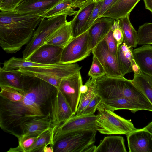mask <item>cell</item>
Masks as SVG:
<instances>
[{"instance_id":"obj_9","label":"cell","mask_w":152,"mask_h":152,"mask_svg":"<svg viewBox=\"0 0 152 152\" xmlns=\"http://www.w3.org/2000/svg\"><path fill=\"white\" fill-rule=\"evenodd\" d=\"M82 85V78L80 72L62 79L58 90L65 96L75 115L77 113L80 102V88Z\"/></svg>"},{"instance_id":"obj_17","label":"cell","mask_w":152,"mask_h":152,"mask_svg":"<svg viewBox=\"0 0 152 152\" xmlns=\"http://www.w3.org/2000/svg\"><path fill=\"white\" fill-rule=\"evenodd\" d=\"M89 0H60L41 16L44 18H49L58 15H75L77 11Z\"/></svg>"},{"instance_id":"obj_26","label":"cell","mask_w":152,"mask_h":152,"mask_svg":"<svg viewBox=\"0 0 152 152\" xmlns=\"http://www.w3.org/2000/svg\"><path fill=\"white\" fill-rule=\"evenodd\" d=\"M129 15V14L119 19V23L122 32L123 42L129 48H135L137 45V31L132 25Z\"/></svg>"},{"instance_id":"obj_30","label":"cell","mask_w":152,"mask_h":152,"mask_svg":"<svg viewBox=\"0 0 152 152\" xmlns=\"http://www.w3.org/2000/svg\"><path fill=\"white\" fill-rule=\"evenodd\" d=\"M137 45H152V23L147 22L139 26Z\"/></svg>"},{"instance_id":"obj_24","label":"cell","mask_w":152,"mask_h":152,"mask_svg":"<svg viewBox=\"0 0 152 152\" xmlns=\"http://www.w3.org/2000/svg\"><path fill=\"white\" fill-rule=\"evenodd\" d=\"M124 140L121 136L104 137L96 146L95 152H126Z\"/></svg>"},{"instance_id":"obj_13","label":"cell","mask_w":152,"mask_h":152,"mask_svg":"<svg viewBox=\"0 0 152 152\" xmlns=\"http://www.w3.org/2000/svg\"><path fill=\"white\" fill-rule=\"evenodd\" d=\"M126 136L129 152H152V133L145 127Z\"/></svg>"},{"instance_id":"obj_35","label":"cell","mask_w":152,"mask_h":152,"mask_svg":"<svg viewBox=\"0 0 152 152\" xmlns=\"http://www.w3.org/2000/svg\"><path fill=\"white\" fill-rule=\"evenodd\" d=\"M103 40L106 42L109 51L116 57L118 47L111 28Z\"/></svg>"},{"instance_id":"obj_44","label":"cell","mask_w":152,"mask_h":152,"mask_svg":"<svg viewBox=\"0 0 152 152\" xmlns=\"http://www.w3.org/2000/svg\"><path fill=\"white\" fill-rule=\"evenodd\" d=\"M145 127L149 131L152 133V121Z\"/></svg>"},{"instance_id":"obj_41","label":"cell","mask_w":152,"mask_h":152,"mask_svg":"<svg viewBox=\"0 0 152 152\" xmlns=\"http://www.w3.org/2000/svg\"><path fill=\"white\" fill-rule=\"evenodd\" d=\"M131 66L132 71L134 74L138 75L140 74L142 72L140 69L133 58L132 61Z\"/></svg>"},{"instance_id":"obj_45","label":"cell","mask_w":152,"mask_h":152,"mask_svg":"<svg viewBox=\"0 0 152 152\" xmlns=\"http://www.w3.org/2000/svg\"><path fill=\"white\" fill-rule=\"evenodd\" d=\"M36 0H23V2H27V1H36Z\"/></svg>"},{"instance_id":"obj_38","label":"cell","mask_w":152,"mask_h":152,"mask_svg":"<svg viewBox=\"0 0 152 152\" xmlns=\"http://www.w3.org/2000/svg\"><path fill=\"white\" fill-rule=\"evenodd\" d=\"M102 101L101 98L97 94L81 112L79 115L94 113L97 110V106Z\"/></svg>"},{"instance_id":"obj_10","label":"cell","mask_w":152,"mask_h":152,"mask_svg":"<svg viewBox=\"0 0 152 152\" xmlns=\"http://www.w3.org/2000/svg\"><path fill=\"white\" fill-rule=\"evenodd\" d=\"M50 112L54 126H58L75 115L65 96L59 90L51 101Z\"/></svg>"},{"instance_id":"obj_34","label":"cell","mask_w":152,"mask_h":152,"mask_svg":"<svg viewBox=\"0 0 152 152\" xmlns=\"http://www.w3.org/2000/svg\"><path fill=\"white\" fill-rule=\"evenodd\" d=\"M103 0H99L96 3L90 16L84 27V33L87 31L95 21L99 18L101 8Z\"/></svg>"},{"instance_id":"obj_43","label":"cell","mask_w":152,"mask_h":152,"mask_svg":"<svg viewBox=\"0 0 152 152\" xmlns=\"http://www.w3.org/2000/svg\"><path fill=\"white\" fill-rule=\"evenodd\" d=\"M145 8L152 13V0H143Z\"/></svg>"},{"instance_id":"obj_12","label":"cell","mask_w":152,"mask_h":152,"mask_svg":"<svg viewBox=\"0 0 152 152\" xmlns=\"http://www.w3.org/2000/svg\"><path fill=\"white\" fill-rule=\"evenodd\" d=\"M63 49L57 46L45 44L36 50L26 61L46 65L59 64Z\"/></svg>"},{"instance_id":"obj_29","label":"cell","mask_w":152,"mask_h":152,"mask_svg":"<svg viewBox=\"0 0 152 152\" xmlns=\"http://www.w3.org/2000/svg\"><path fill=\"white\" fill-rule=\"evenodd\" d=\"M52 128L42 133L33 145L26 152H38L42 148L49 145H53V138L56 128Z\"/></svg>"},{"instance_id":"obj_28","label":"cell","mask_w":152,"mask_h":152,"mask_svg":"<svg viewBox=\"0 0 152 152\" xmlns=\"http://www.w3.org/2000/svg\"><path fill=\"white\" fill-rule=\"evenodd\" d=\"M96 78L90 77L88 80V89L85 93L80 94V102L75 115H79L81 112L97 94L96 90Z\"/></svg>"},{"instance_id":"obj_27","label":"cell","mask_w":152,"mask_h":152,"mask_svg":"<svg viewBox=\"0 0 152 152\" xmlns=\"http://www.w3.org/2000/svg\"><path fill=\"white\" fill-rule=\"evenodd\" d=\"M132 80L134 85L152 104V76L141 72L138 75L134 74Z\"/></svg>"},{"instance_id":"obj_18","label":"cell","mask_w":152,"mask_h":152,"mask_svg":"<svg viewBox=\"0 0 152 152\" xmlns=\"http://www.w3.org/2000/svg\"><path fill=\"white\" fill-rule=\"evenodd\" d=\"M60 0H38L21 3L14 11L20 13L42 16Z\"/></svg>"},{"instance_id":"obj_39","label":"cell","mask_w":152,"mask_h":152,"mask_svg":"<svg viewBox=\"0 0 152 152\" xmlns=\"http://www.w3.org/2000/svg\"><path fill=\"white\" fill-rule=\"evenodd\" d=\"M25 75L34 76L39 78L55 86L58 90L62 80L53 76L40 74L32 73Z\"/></svg>"},{"instance_id":"obj_8","label":"cell","mask_w":152,"mask_h":152,"mask_svg":"<svg viewBox=\"0 0 152 152\" xmlns=\"http://www.w3.org/2000/svg\"><path fill=\"white\" fill-rule=\"evenodd\" d=\"M81 67L77 63L52 65L48 66H32L20 68L17 70L24 75L40 74L63 79L80 71Z\"/></svg>"},{"instance_id":"obj_19","label":"cell","mask_w":152,"mask_h":152,"mask_svg":"<svg viewBox=\"0 0 152 152\" xmlns=\"http://www.w3.org/2000/svg\"><path fill=\"white\" fill-rule=\"evenodd\" d=\"M133 58L143 73L152 76V46L143 45L133 49Z\"/></svg>"},{"instance_id":"obj_1","label":"cell","mask_w":152,"mask_h":152,"mask_svg":"<svg viewBox=\"0 0 152 152\" xmlns=\"http://www.w3.org/2000/svg\"><path fill=\"white\" fill-rule=\"evenodd\" d=\"M23 75V99L16 102L0 99V127L18 138L24 123L44 116L50 111L51 101L58 90L39 78Z\"/></svg>"},{"instance_id":"obj_20","label":"cell","mask_w":152,"mask_h":152,"mask_svg":"<svg viewBox=\"0 0 152 152\" xmlns=\"http://www.w3.org/2000/svg\"><path fill=\"white\" fill-rule=\"evenodd\" d=\"M102 102L106 109L113 112L122 109L129 110L134 113L140 110L148 111L144 106L125 98L104 99Z\"/></svg>"},{"instance_id":"obj_36","label":"cell","mask_w":152,"mask_h":152,"mask_svg":"<svg viewBox=\"0 0 152 152\" xmlns=\"http://www.w3.org/2000/svg\"><path fill=\"white\" fill-rule=\"evenodd\" d=\"M113 37L119 46L123 42V37L122 31L119 23V19L114 20L111 27Z\"/></svg>"},{"instance_id":"obj_40","label":"cell","mask_w":152,"mask_h":152,"mask_svg":"<svg viewBox=\"0 0 152 152\" xmlns=\"http://www.w3.org/2000/svg\"><path fill=\"white\" fill-rule=\"evenodd\" d=\"M118 1V0H103L99 18L101 17L105 12L113 5Z\"/></svg>"},{"instance_id":"obj_31","label":"cell","mask_w":152,"mask_h":152,"mask_svg":"<svg viewBox=\"0 0 152 152\" xmlns=\"http://www.w3.org/2000/svg\"><path fill=\"white\" fill-rule=\"evenodd\" d=\"M0 96L9 101L16 102L21 100L23 98V90L20 91L13 88L7 86H0Z\"/></svg>"},{"instance_id":"obj_33","label":"cell","mask_w":152,"mask_h":152,"mask_svg":"<svg viewBox=\"0 0 152 152\" xmlns=\"http://www.w3.org/2000/svg\"><path fill=\"white\" fill-rule=\"evenodd\" d=\"M105 75L104 69L100 62L93 55L92 64L88 73L91 77L97 78Z\"/></svg>"},{"instance_id":"obj_16","label":"cell","mask_w":152,"mask_h":152,"mask_svg":"<svg viewBox=\"0 0 152 152\" xmlns=\"http://www.w3.org/2000/svg\"><path fill=\"white\" fill-rule=\"evenodd\" d=\"M99 0H89L79 8L71 21L72 38L84 33V27L96 3Z\"/></svg>"},{"instance_id":"obj_25","label":"cell","mask_w":152,"mask_h":152,"mask_svg":"<svg viewBox=\"0 0 152 152\" xmlns=\"http://www.w3.org/2000/svg\"><path fill=\"white\" fill-rule=\"evenodd\" d=\"M71 21L67 22L58 28L45 44L56 45L64 48L72 39Z\"/></svg>"},{"instance_id":"obj_3","label":"cell","mask_w":152,"mask_h":152,"mask_svg":"<svg viewBox=\"0 0 152 152\" xmlns=\"http://www.w3.org/2000/svg\"><path fill=\"white\" fill-rule=\"evenodd\" d=\"M97 130L82 129L61 136L53 145L55 152H95Z\"/></svg>"},{"instance_id":"obj_7","label":"cell","mask_w":152,"mask_h":152,"mask_svg":"<svg viewBox=\"0 0 152 152\" xmlns=\"http://www.w3.org/2000/svg\"><path fill=\"white\" fill-rule=\"evenodd\" d=\"M96 118L94 113L73 115L56 128L53 138V145L61 136L66 133L82 129L97 130Z\"/></svg>"},{"instance_id":"obj_37","label":"cell","mask_w":152,"mask_h":152,"mask_svg":"<svg viewBox=\"0 0 152 152\" xmlns=\"http://www.w3.org/2000/svg\"><path fill=\"white\" fill-rule=\"evenodd\" d=\"M23 0H0V10L2 11L15 10Z\"/></svg>"},{"instance_id":"obj_11","label":"cell","mask_w":152,"mask_h":152,"mask_svg":"<svg viewBox=\"0 0 152 152\" xmlns=\"http://www.w3.org/2000/svg\"><path fill=\"white\" fill-rule=\"evenodd\" d=\"M103 66L106 75L113 77H122L116 58L109 51L105 41L100 42L92 50Z\"/></svg>"},{"instance_id":"obj_23","label":"cell","mask_w":152,"mask_h":152,"mask_svg":"<svg viewBox=\"0 0 152 152\" xmlns=\"http://www.w3.org/2000/svg\"><path fill=\"white\" fill-rule=\"evenodd\" d=\"M23 75L17 69L6 70L0 68V87L9 86L23 91Z\"/></svg>"},{"instance_id":"obj_6","label":"cell","mask_w":152,"mask_h":152,"mask_svg":"<svg viewBox=\"0 0 152 152\" xmlns=\"http://www.w3.org/2000/svg\"><path fill=\"white\" fill-rule=\"evenodd\" d=\"M88 30L72 38L63 48L60 63L72 64L81 61L88 56Z\"/></svg>"},{"instance_id":"obj_5","label":"cell","mask_w":152,"mask_h":152,"mask_svg":"<svg viewBox=\"0 0 152 152\" xmlns=\"http://www.w3.org/2000/svg\"><path fill=\"white\" fill-rule=\"evenodd\" d=\"M66 15L43 18L23 52V58L27 60L39 47L45 44L55 32L67 22Z\"/></svg>"},{"instance_id":"obj_2","label":"cell","mask_w":152,"mask_h":152,"mask_svg":"<svg viewBox=\"0 0 152 152\" xmlns=\"http://www.w3.org/2000/svg\"><path fill=\"white\" fill-rule=\"evenodd\" d=\"M44 18L39 15L0 11V46L6 53H13L28 44Z\"/></svg>"},{"instance_id":"obj_21","label":"cell","mask_w":152,"mask_h":152,"mask_svg":"<svg viewBox=\"0 0 152 152\" xmlns=\"http://www.w3.org/2000/svg\"><path fill=\"white\" fill-rule=\"evenodd\" d=\"M140 0H118L105 12L102 17L118 19L130 14L132 11Z\"/></svg>"},{"instance_id":"obj_42","label":"cell","mask_w":152,"mask_h":152,"mask_svg":"<svg viewBox=\"0 0 152 152\" xmlns=\"http://www.w3.org/2000/svg\"><path fill=\"white\" fill-rule=\"evenodd\" d=\"M38 152H54L53 145H50L49 146L48 145L45 146L39 149Z\"/></svg>"},{"instance_id":"obj_32","label":"cell","mask_w":152,"mask_h":152,"mask_svg":"<svg viewBox=\"0 0 152 152\" xmlns=\"http://www.w3.org/2000/svg\"><path fill=\"white\" fill-rule=\"evenodd\" d=\"M40 135L28 137L18 141V145L17 147L10 148L7 152H26L33 145Z\"/></svg>"},{"instance_id":"obj_22","label":"cell","mask_w":152,"mask_h":152,"mask_svg":"<svg viewBox=\"0 0 152 152\" xmlns=\"http://www.w3.org/2000/svg\"><path fill=\"white\" fill-rule=\"evenodd\" d=\"M132 48L128 47L123 42L118 47L116 57L117 63L122 76L132 71L131 62L133 59Z\"/></svg>"},{"instance_id":"obj_14","label":"cell","mask_w":152,"mask_h":152,"mask_svg":"<svg viewBox=\"0 0 152 152\" xmlns=\"http://www.w3.org/2000/svg\"><path fill=\"white\" fill-rule=\"evenodd\" d=\"M50 112L45 116L24 123L20 130L18 141L27 137L39 136L46 131L53 127Z\"/></svg>"},{"instance_id":"obj_4","label":"cell","mask_w":152,"mask_h":152,"mask_svg":"<svg viewBox=\"0 0 152 152\" xmlns=\"http://www.w3.org/2000/svg\"><path fill=\"white\" fill-rule=\"evenodd\" d=\"M97 130L101 134L127 135L137 129L130 121L106 109L102 101L97 106Z\"/></svg>"},{"instance_id":"obj_15","label":"cell","mask_w":152,"mask_h":152,"mask_svg":"<svg viewBox=\"0 0 152 152\" xmlns=\"http://www.w3.org/2000/svg\"><path fill=\"white\" fill-rule=\"evenodd\" d=\"M114 19L102 17L98 18L88 30V50H92L103 40L111 29Z\"/></svg>"}]
</instances>
